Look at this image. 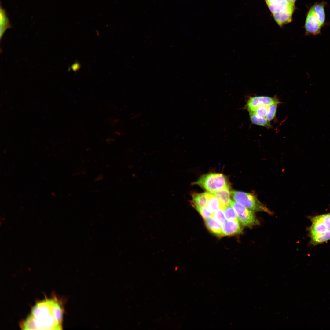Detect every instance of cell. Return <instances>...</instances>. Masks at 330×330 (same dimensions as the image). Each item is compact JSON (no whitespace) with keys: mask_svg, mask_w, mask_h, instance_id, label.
I'll list each match as a JSON object with an SVG mask.
<instances>
[{"mask_svg":"<svg viewBox=\"0 0 330 330\" xmlns=\"http://www.w3.org/2000/svg\"><path fill=\"white\" fill-rule=\"evenodd\" d=\"M242 229L238 219L229 220L225 222L222 226V236H231L240 234Z\"/></svg>","mask_w":330,"mask_h":330,"instance_id":"ba28073f","label":"cell"},{"mask_svg":"<svg viewBox=\"0 0 330 330\" xmlns=\"http://www.w3.org/2000/svg\"><path fill=\"white\" fill-rule=\"evenodd\" d=\"M230 205L235 210L239 221L243 226H251L259 225V222L253 211L235 201H232Z\"/></svg>","mask_w":330,"mask_h":330,"instance_id":"5b68a950","label":"cell"},{"mask_svg":"<svg viewBox=\"0 0 330 330\" xmlns=\"http://www.w3.org/2000/svg\"><path fill=\"white\" fill-rule=\"evenodd\" d=\"M192 200L191 203L194 207L207 206L208 200L207 192L202 193H193L192 194Z\"/></svg>","mask_w":330,"mask_h":330,"instance_id":"8fae6325","label":"cell"},{"mask_svg":"<svg viewBox=\"0 0 330 330\" xmlns=\"http://www.w3.org/2000/svg\"><path fill=\"white\" fill-rule=\"evenodd\" d=\"M278 101L274 98L266 96H258L250 98L246 105L249 112H254L260 107H269L273 104H278Z\"/></svg>","mask_w":330,"mask_h":330,"instance_id":"8992f818","label":"cell"},{"mask_svg":"<svg viewBox=\"0 0 330 330\" xmlns=\"http://www.w3.org/2000/svg\"><path fill=\"white\" fill-rule=\"evenodd\" d=\"M277 104H273L268 108L266 118L269 121L273 120L275 116Z\"/></svg>","mask_w":330,"mask_h":330,"instance_id":"ffe728a7","label":"cell"},{"mask_svg":"<svg viewBox=\"0 0 330 330\" xmlns=\"http://www.w3.org/2000/svg\"><path fill=\"white\" fill-rule=\"evenodd\" d=\"M310 234L311 242L317 244L330 240V212L311 217Z\"/></svg>","mask_w":330,"mask_h":330,"instance_id":"7a4b0ae2","label":"cell"},{"mask_svg":"<svg viewBox=\"0 0 330 330\" xmlns=\"http://www.w3.org/2000/svg\"><path fill=\"white\" fill-rule=\"evenodd\" d=\"M283 0H265L267 5H275L281 2Z\"/></svg>","mask_w":330,"mask_h":330,"instance_id":"603a6c76","label":"cell"},{"mask_svg":"<svg viewBox=\"0 0 330 330\" xmlns=\"http://www.w3.org/2000/svg\"><path fill=\"white\" fill-rule=\"evenodd\" d=\"M223 211L226 219H238L236 211L231 205L225 207L223 209Z\"/></svg>","mask_w":330,"mask_h":330,"instance_id":"ac0fdd59","label":"cell"},{"mask_svg":"<svg viewBox=\"0 0 330 330\" xmlns=\"http://www.w3.org/2000/svg\"><path fill=\"white\" fill-rule=\"evenodd\" d=\"M193 184L198 185L212 193L223 189L230 188L227 178L223 174L218 173L204 174Z\"/></svg>","mask_w":330,"mask_h":330,"instance_id":"3957f363","label":"cell"},{"mask_svg":"<svg viewBox=\"0 0 330 330\" xmlns=\"http://www.w3.org/2000/svg\"><path fill=\"white\" fill-rule=\"evenodd\" d=\"M268 107L266 106L260 107L256 108L253 112L258 116L266 117L267 113Z\"/></svg>","mask_w":330,"mask_h":330,"instance_id":"7402d4cb","label":"cell"},{"mask_svg":"<svg viewBox=\"0 0 330 330\" xmlns=\"http://www.w3.org/2000/svg\"><path fill=\"white\" fill-rule=\"evenodd\" d=\"M231 191L230 188H227L217 191L213 193L219 200L223 210L227 206H230L232 200L230 198Z\"/></svg>","mask_w":330,"mask_h":330,"instance_id":"30bf717a","label":"cell"},{"mask_svg":"<svg viewBox=\"0 0 330 330\" xmlns=\"http://www.w3.org/2000/svg\"><path fill=\"white\" fill-rule=\"evenodd\" d=\"M212 218L221 224H223L226 220L223 210L220 208L217 210L212 214Z\"/></svg>","mask_w":330,"mask_h":330,"instance_id":"d6986e66","label":"cell"},{"mask_svg":"<svg viewBox=\"0 0 330 330\" xmlns=\"http://www.w3.org/2000/svg\"><path fill=\"white\" fill-rule=\"evenodd\" d=\"M0 25L1 39L6 31L11 27L9 19L6 10L1 5L0 9Z\"/></svg>","mask_w":330,"mask_h":330,"instance_id":"5bb4252c","label":"cell"},{"mask_svg":"<svg viewBox=\"0 0 330 330\" xmlns=\"http://www.w3.org/2000/svg\"><path fill=\"white\" fill-rule=\"evenodd\" d=\"M208 202L206 207L207 210L211 214L221 208L220 202L218 198L212 193L207 192Z\"/></svg>","mask_w":330,"mask_h":330,"instance_id":"7c38bea8","label":"cell"},{"mask_svg":"<svg viewBox=\"0 0 330 330\" xmlns=\"http://www.w3.org/2000/svg\"><path fill=\"white\" fill-rule=\"evenodd\" d=\"M194 208L199 212L205 220L212 217L211 213L205 207H196Z\"/></svg>","mask_w":330,"mask_h":330,"instance_id":"44dd1931","label":"cell"},{"mask_svg":"<svg viewBox=\"0 0 330 330\" xmlns=\"http://www.w3.org/2000/svg\"><path fill=\"white\" fill-rule=\"evenodd\" d=\"M296 0H288V1L291 3L294 4V3Z\"/></svg>","mask_w":330,"mask_h":330,"instance_id":"cb8c5ba5","label":"cell"},{"mask_svg":"<svg viewBox=\"0 0 330 330\" xmlns=\"http://www.w3.org/2000/svg\"><path fill=\"white\" fill-rule=\"evenodd\" d=\"M231 195L236 202L253 211L271 214V211L253 194L239 191H231Z\"/></svg>","mask_w":330,"mask_h":330,"instance_id":"277c9868","label":"cell"},{"mask_svg":"<svg viewBox=\"0 0 330 330\" xmlns=\"http://www.w3.org/2000/svg\"><path fill=\"white\" fill-rule=\"evenodd\" d=\"M205 225L208 229L212 233L218 236L222 235V227L221 224L212 218L205 220Z\"/></svg>","mask_w":330,"mask_h":330,"instance_id":"4fadbf2b","label":"cell"},{"mask_svg":"<svg viewBox=\"0 0 330 330\" xmlns=\"http://www.w3.org/2000/svg\"><path fill=\"white\" fill-rule=\"evenodd\" d=\"M295 8H289L281 12L273 13L274 19L280 27L292 21Z\"/></svg>","mask_w":330,"mask_h":330,"instance_id":"9c48e42d","label":"cell"},{"mask_svg":"<svg viewBox=\"0 0 330 330\" xmlns=\"http://www.w3.org/2000/svg\"><path fill=\"white\" fill-rule=\"evenodd\" d=\"M63 313L58 300L46 299L34 306L21 328L25 330L62 329Z\"/></svg>","mask_w":330,"mask_h":330,"instance_id":"6da1fadb","label":"cell"},{"mask_svg":"<svg viewBox=\"0 0 330 330\" xmlns=\"http://www.w3.org/2000/svg\"><path fill=\"white\" fill-rule=\"evenodd\" d=\"M267 6L272 14L281 12L289 8H295L294 4L291 3L288 0H283L280 3L268 4Z\"/></svg>","mask_w":330,"mask_h":330,"instance_id":"2e32d148","label":"cell"},{"mask_svg":"<svg viewBox=\"0 0 330 330\" xmlns=\"http://www.w3.org/2000/svg\"><path fill=\"white\" fill-rule=\"evenodd\" d=\"M324 5V3L322 2L317 3L314 4L311 8L317 17L321 26L324 25L325 21Z\"/></svg>","mask_w":330,"mask_h":330,"instance_id":"9a60e30c","label":"cell"},{"mask_svg":"<svg viewBox=\"0 0 330 330\" xmlns=\"http://www.w3.org/2000/svg\"><path fill=\"white\" fill-rule=\"evenodd\" d=\"M321 27L317 17L310 8L307 15L305 25L306 34L315 35L319 34Z\"/></svg>","mask_w":330,"mask_h":330,"instance_id":"52a82bcc","label":"cell"},{"mask_svg":"<svg viewBox=\"0 0 330 330\" xmlns=\"http://www.w3.org/2000/svg\"><path fill=\"white\" fill-rule=\"evenodd\" d=\"M250 119L251 122L254 124L270 128L271 127L270 121L266 117H262L258 116L253 112H249Z\"/></svg>","mask_w":330,"mask_h":330,"instance_id":"e0dca14e","label":"cell"}]
</instances>
